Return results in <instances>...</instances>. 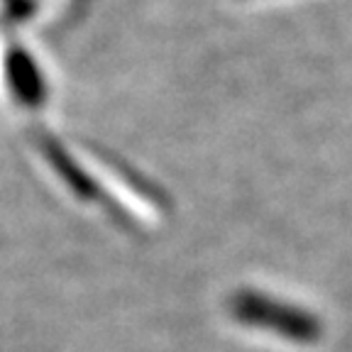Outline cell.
Returning <instances> with one entry per match:
<instances>
[{
    "label": "cell",
    "instance_id": "1",
    "mask_svg": "<svg viewBox=\"0 0 352 352\" xmlns=\"http://www.w3.org/2000/svg\"><path fill=\"white\" fill-rule=\"evenodd\" d=\"M232 314L242 323L274 330V333L289 338V340L311 342L320 333V325L314 316H308L306 311H298V308L286 306V303L272 301L267 296H259V294L248 292L232 298Z\"/></svg>",
    "mask_w": 352,
    "mask_h": 352
}]
</instances>
